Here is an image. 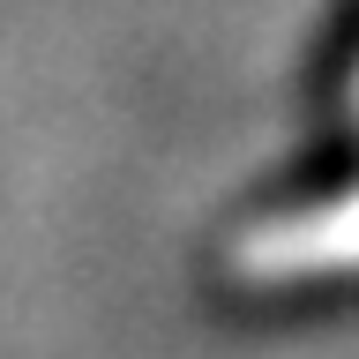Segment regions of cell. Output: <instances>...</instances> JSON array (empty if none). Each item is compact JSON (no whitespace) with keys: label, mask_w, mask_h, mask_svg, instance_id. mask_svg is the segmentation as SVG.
<instances>
[{"label":"cell","mask_w":359,"mask_h":359,"mask_svg":"<svg viewBox=\"0 0 359 359\" xmlns=\"http://www.w3.org/2000/svg\"><path fill=\"white\" fill-rule=\"evenodd\" d=\"M224 269L255 292L359 277V172L322 187V195H299V202H277L262 217H247L224 240Z\"/></svg>","instance_id":"6da1fadb"},{"label":"cell","mask_w":359,"mask_h":359,"mask_svg":"<svg viewBox=\"0 0 359 359\" xmlns=\"http://www.w3.org/2000/svg\"><path fill=\"white\" fill-rule=\"evenodd\" d=\"M344 112H352V135H359V60H352V83H344Z\"/></svg>","instance_id":"7a4b0ae2"}]
</instances>
